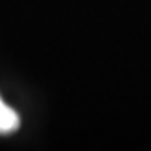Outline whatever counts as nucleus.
<instances>
[{
	"mask_svg": "<svg viewBox=\"0 0 151 151\" xmlns=\"http://www.w3.org/2000/svg\"><path fill=\"white\" fill-rule=\"evenodd\" d=\"M20 126V116L15 109H11L2 99H0V135H7L17 131Z\"/></svg>",
	"mask_w": 151,
	"mask_h": 151,
	"instance_id": "nucleus-1",
	"label": "nucleus"
}]
</instances>
